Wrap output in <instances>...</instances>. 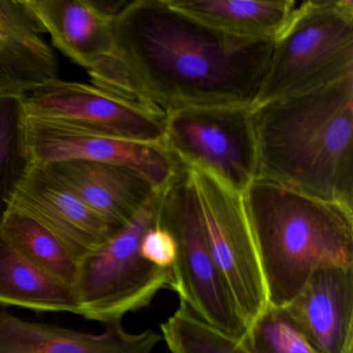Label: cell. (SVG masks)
Returning a JSON list of instances; mask_svg holds the SVG:
<instances>
[{"label":"cell","mask_w":353,"mask_h":353,"mask_svg":"<svg viewBox=\"0 0 353 353\" xmlns=\"http://www.w3.org/2000/svg\"><path fill=\"white\" fill-rule=\"evenodd\" d=\"M272 47L210 30L168 0H135L113 15L110 53L88 74L163 119L181 109L253 108Z\"/></svg>","instance_id":"obj_1"},{"label":"cell","mask_w":353,"mask_h":353,"mask_svg":"<svg viewBox=\"0 0 353 353\" xmlns=\"http://www.w3.org/2000/svg\"><path fill=\"white\" fill-rule=\"evenodd\" d=\"M250 119L255 179L353 208V74L254 106Z\"/></svg>","instance_id":"obj_2"},{"label":"cell","mask_w":353,"mask_h":353,"mask_svg":"<svg viewBox=\"0 0 353 353\" xmlns=\"http://www.w3.org/2000/svg\"><path fill=\"white\" fill-rule=\"evenodd\" d=\"M243 195L272 307L289 305L317 270L353 266V208L262 179Z\"/></svg>","instance_id":"obj_3"},{"label":"cell","mask_w":353,"mask_h":353,"mask_svg":"<svg viewBox=\"0 0 353 353\" xmlns=\"http://www.w3.org/2000/svg\"><path fill=\"white\" fill-rule=\"evenodd\" d=\"M353 74L352 0H310L272 40L255 106Z\"/></svg>","instance_id":"obj_4"},{"label":"cell","mask_w":353,"mask_h":353,"mask_svg":"<svg viewBox=\"0 0 353 353\" xmlns=\"http://www.w3.org/2000/svg\"><path fill=\"white\" fill-rule=\"evenodd\" d=\"M162 191H156L131 221L106 243L79 259L73 289L79 315L105 325L150 305L164 289H172V272L140 254L144 234L158 224Z\"/></svg>","instance_id":"obj_5"},{"label":"cell","mask_w":353,"mask_h":353,"mask_svg":"<svg viewBox=\"0 0 353 353\" xmlns=\"http://www.w3.org/2000/svg\"><path fill=\"white\" fill-rule=\"evenodd\" d=\"M158 224L171 233L176 245L171 272L172 290L179 294V301L210 325L241 340L247 326L214 261L183 166L162 191Z\"/></svg>","instance_id":"obj_6"},{"label":"cell","mask_w":353,"mask_h":353,"mask_svg":"<svg viewBox=\"0 0 353 353\" xmlns=\"http://www.w3.org/2000/svg\"><path fill=\"white\" fill-rule=\"evenodd\" d=\"M181 166L195 196L214 261L248 328L268 301L243 192L206 169Z\"/></svg>","instance_id":"obj_7"},{"label":"cell","mask_w":353,"mask_h":353,"mask_svg":"<svg viewBox=\"0 0 353 353\" xmlns=\"http://www.w3.org/2000/svg\"><path fill=\"white\" fill-rule=\"evenodd\" d=\"M251 109L210 107L169 113L165 145L181 164L206 169L245 192L257 170Z\"/></svg>","instance_id":"obj_8"},{"label":"cell","mask_w":353,"mask_h":353,"mask_svg":"<svg viewBox=\"0 0 353 353\" xmlns=\"http://www.w3.org/2000/svg\"><path fill=\"white\" fill-rule=\"evenodd\" d=\"M26 106L30 117L121 139L165 145V119L92 83L59 78L26 94Z\"/></svg>","instance_id":"obj_9"},{"label":"cell","mask_w":353,"mask_h":353,"mask_svg":"<svg viewBox=\"0 0 353 353\" xmlns=\"http://www.w3.org/2000/svg\"><path fill=\"white\" fill-rule=\"evenodd\" d=\"M28 141L32 164L82 160L119 165L139 173L156 191L166 189L181 168L165 145L121 139L28 114Z\"/></svg>","instance_id":"obj_10"},{"label":"cell","mask_w":353,"mask_h":353,"mask_svg":"<svg viewBox=\"0 0 353 353\" xmlns=\"http://www.w3.org/2000/svg\"><path fill=\"white\" fill-rule=\"evenodd\" d=\"M10 208L38 221L79 257L100 248L121 229L103 220L40 164L32 165Z\"/></svg>","instance_id":"obj_11"},{"label":"cell","mask_w":353,"mask_h":353,"mask_svg":"<svg viewBox=\"0 0 353 353\" xmlns=\"http://www.w3.org/2000/svg\"><path fill=\"white\" fill-rule=\"evenodd\" d=\"M284 309L318 353H353V266L314 272Z\"/></svg>","instance_id":"obj_12"},{"label":"cell","mask_w":353,"mask_h":353,"mask_svg":"<svg viewBox=\"0 0 353 353\" xmlns=\"http://www.w3.org/2000/svg\"><path fill=\"white\" fill-rule=\"evenodd\" d=\"M162 340L152 330L128 332L121 321L90 334L28 321L0 307V353H152Z\"/></svg>","instance_id":"obj_13"},{"label":"cell","mask_w":353,"mask_h":353,"mask_svg":"<svg viewBox=\"0 0 353 353\" xmlns=\"http://www.w3.org/2000/svg\"><path fill=\"white\" fill-rule=\"evenodd\" d=\"M26 0H0V90L28 94L59 79V63Z\"/></svg>","instance_id":"obj_14"},{"label":"cell","mask_w":353,"mask_h":353,"mask_svg":"<svg viewBox=\"0 0 353 353\" xmlns=\"http://www.w3.org/2000/svg\"><path fill=\"white\" fill-rule=\"evenodd\" d=\"M43 166L92 212L117 228L125 226L156 192L139 173L119 165L73 160Z\"/></svg>","instance_id":"obj_15"},{"label":"cell","mask_w":353,"mask_h":353,"mask_svg":"<svg viewBox=\"0 0 353 353\" xmlns=\"http://www.w3.org/2000/svg\"><path fill=\"white\" fill-rule=\"evenodd\" d=\"M53 46L86 71L108 57L117 11L92 0H26Z\"/></svg>","instance_id":"obj_16"},{"label":"cell","mask_w":353,"mask_h":353,"mask_svg":"<svg viewBox=\"0 0 353 353\" xmlns=\"http://www.w3.org/2000/svg\"><path fill=\"white\" fill-rule=\"evenodd\" d=\"M183 15L241 40L272 41L296 7L294 0H168Z\"/></svg>","instance_id":"obj_17"},{"label":"cell","mask_w":353,"mask_h":353,"mask_svg":"<svg viewBox=\"0 0 353 353\" xmlns=\"http://www.w3.org/2000/svg\"><path fill=\"white\" fill-rule=\"evenodd\" d=\"M0 307L79 315L73 287L37 268L0 236Z\"/></svg>","instance_id":"obj_18"},{"label":"cell","mask_w":353,"mask_h":353,"mask_svg":"<svg viewBox=\"0 0 353 353\" xmlns=\"http://www.w3.org/2000/svg\"><path fill=\"white\" fill-rule=\"evenodd\" d=\"M0 236L30 263L73 287L79 256L32 216L9 208L0 224Z\"/></svg>","instance_id":"obj_19"},{"label":"cell","mask_w":353,"mask_h":353,"mask_svg":"<svg viewBox=\"0 0 353 353\" xmlns=\"http://www.w3.org/2000/svg\"><path fill=\"white\" fill-rule=\"evenodd\" d=\"M32 165L26 94L0 90V224Z\"/></svg>","instance_id":"obj_20"},{"label":"cell","mask_w":353,"mask_h":353,"mask_svg":"<svg viewBox=\"0 0 353 353\" xmlns=\"http://www.w3.org/2000/svg\"><path fill=\"white\" fill-rule=\"evenodd\" d=\"M161 334L171 353H250L241 340L210 325L183 301L162 323Z\"/></svg>","instance_id":"obj_21"},{"label":"cell","mask_w":353,"mask_h":353,"mask_svg":"<svg viewBox=\"0 0 353 353\" xmlns=\"http://www.w3.org/2000/svg\"><path fill=\"white\" fill-rule=\"evenodd\" d=\"M241 342L250 353H318L286 310L270 303L248 326Z\"/></svg>","instance_id":"obj_22"},{"label":"cell","mask_w":353,"mask_h":353,"mask_svg":"<svg viewBox=\"0 0 353 353\" xmlns=\"http://www.w3.org/2000/svg\"><path fill=\"white\" fill-rule=\"evenodd\" d=\"M140 254L152 265L171 270L176 256V245L171 233L157 224L144 234Z\"/></svg>","instance_id":"obj_23"}]
</instances>
